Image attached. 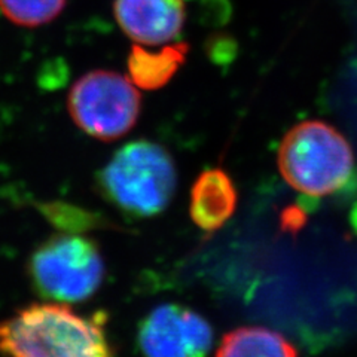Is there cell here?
<instances>
[{"label": "cell", "mask_w": 357, "mask_h": 357, "mask_svg": "<svg viewBox=\"0 0 357 357\" xmlns=\"http://www.w3.org/2000/svg\"><path fill=\"white\" fill-rule=\"evenodd\" d=\"M284 181L310 197L341 191L354 176V153L342 134L323 121H304L290 128L278 148Z\"/></svg>", "instance_id": "2"}, {"label": "cell", "mask_w": 357, "mask_h": 357, "mask_svg": "<svg viewBox=\"0 0 357 357\" xmlns=\"http://www.w3.org/2000/svg\"><path fill=\"white\" fill-rule=\"evenodd\" d=\"M27 270L40 296L51 303L72 304L97 292L103 283L105 262L93 240L60 234L33 252Z\"/></svg>", "instance_id": "4"}, {"label": "cell", "mask_w": 357, "mask_h": 357, "mask_svg": "<svg viewBox=\"0 0 357 357\" xmlns=\"http://www.w3.org/2000/svg\"><path fill=\"white\" fill-rule=\"evenodd\" d=\"M216 357H298V353L280 333L261 326H244L222 338Z\"/></svg>", "instance_id": "10"}, {"label": "cell", "mask_w": 357, "mask_h": 357, "mask_svg": "<svg viewBox=\"0 0 357 357\" xmlns=\"http://www.w3.org/2000/svg\"><path fill=\"white\" fill-rule=\"evenodd\" d=\"M186 43H167L158 51H151L143 45H134L128 55V77L137 88L160 89L172 81L185 63L188 54Z\"/></svg>", "instance_id": "9"}, {"label": "cell", "mask_w": 357, "mask_h": 357, "mask_svg": "<svg viewBox=\"0 0 357 357\" xmlns=\"http://www.w3.org/2000/svg\"><path fill=\"white\" fill-rule=\"evenodd\" d=\"M66 3L67 0H0V13L15 26L36 29L52 22Z\"/></svg>", "instance_id": "11"}, {"label": "cell", "mask_w": 357, "mask_h": 357, "mask_svg": "<svg viewBox=\"0 0 357 357\" xmlns=\"http://www.w3.org/2000/svg\"><path fill=\"white\" fill-rule=\"evenodd\" d=\"M176 167L158 143L137 140L122 146L103 169L107 198L130 215L146 218L169 206L176 191Z\"/></svg>", "instance_id": "3"}, {"label": "cell", "mask_w": 357, "mask_h": 357, "mask_svg": "<svg viewBox=\"0 0 357 357\" xmlns=\"http://www.w3.org/2000/svg\"><path fill=\"white\" fill-rule=\"evenodd\" d=\"M67 109L82 131L97 140L114 142L136 126L142 98L128 76L114 70H91L73 84Z\"/></svg>", "instance_id": "5"}, {"label": "cell", "mask_w": 357, "mask_h": 357, "mask_svg": "<svg viewBox=\"0 0 357 357\" xmlns=\"http://www.w3.org/2000/svg\"><path fill=\"white\" fill-rule=\"evenodd\" d=\"M139 344L144 357H206L213 331L195 311L164 304L143 320Z\"/></svg>", "instance_id": "6"}, {"label": "cell", "mask_w": 357, "mask_h": 357, "mask_svg": "<svg viewBox=\"0 0 357 357\" xmlns=\"http://www.w3.org/2000/svg\"><path fill=\"white\" fill-rule=\"evenodd\" d=\"M114 14L126 35L143 47L172 43L186 21L183 0H115Z\"/></svg>", "instance_id": "7"}, {"label": "cell", "mask_w": 357, "mask_h": 357, "mask_svg": "<svg viewBox=\"0 0 357 357\" xmlns=\"http://www.w3.org/2000/svg\"><path fill=\"white\" fill-rule=\"evenodd\" d=\"M3 357H114L98 316L76 314L66 304H31L0 321Z\"/></svg>", "instance_id": "1"}, {"label": "cell", "mask_w": 357, "mask_h": 357, "mask_svg": "<svg viewBox=\"0 0 357 357\" xmlns=\"http://www.w3.org/2000/svg\"><path fill=\"white\" fill-rule=\"evenodd\" d=\"M237 189L222 169L201 173L191 189V219L206 232L220 229L231 219L237 207Z\"/></svg>", "instance_id": "8"}]
</instances>
